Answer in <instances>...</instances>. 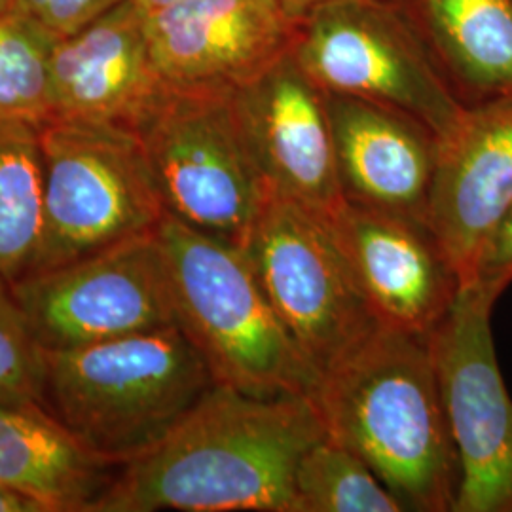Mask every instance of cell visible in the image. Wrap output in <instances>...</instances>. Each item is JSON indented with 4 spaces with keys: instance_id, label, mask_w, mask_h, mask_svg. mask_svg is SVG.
<instances>
[{
    "instance_id": "cell-1",
    "label": "cell",
    "mask_w": 512,
    "mask_h": 512,
    "mask_svg": "<svg viewBox=\"0 0 512 512\" xmlns=\"http://www.w3.org/2000/svg\"><path fill=\"white\" fill-rule=\"evenodd\" d=\"M325 437L310 395L217 384L122 467L101 512H294L296 467Z\"/></svg>"
},
{
    "instance_id": "cell-2",
    "label": "cell",
    "mask_w": 512,
    "mask_h": 512,
    "mask_svg": "<svg viewBox=\"0 0 512 512\" xmlns=\"http://www.w3.org/2000/svg\"><path fill=\"white\" fill-rule=\"evenodd\" d=\"M310 397L330 439L363 459L404 512H454L458 452L427 336L382 325Z\"/></svg>"
},
{
    "instance_id": "cell-3",
    "label": "cell",
    "mask_w": 512,
    "mask_h": 512,
    "mask_svg": "<svg viewBox=\"0 0 512 512\" xmlns=\"http://www.w3.org/2000/svg\"><path fill=\"white\" fill-rule=\"evenodd\" d=\"M215 385L179 325L40 355V403L120 465L164 439Z\"/></svg>"
},
{
    "instance_id": "cell-4",
    "label": "cell",
    "mask_w": 512,
    "mask_h": 512,
    "mask_svg": "<svg viewBox=\"0 0 512 512\" xmlns=\"http://www.w3.org/2000/svg\"><path fill=\"white\" fill-rule=\"evenodd\" d=\"M162 245L177 325L217 384L256 397L311 395L317 372L283 327L245 251L165 215Z\"/></svg>"
},
{
    "instance_id": "cell-5",
    "label": "cell",
    "mask_w": 512,
    "mask_h": 512,
    "mask_svg": "<svg viewBox=\"0 0 512 512\" xmlns=\"http://www.w3.org/2000/svg\"><path fill=\"white\" fill-rule=\"evenodd\" d=\"M40 147L42 234L27 274L152 234L164 220V203L133 129L54 118L40 126Z\"/></svg>"
},
{
    "instance_id": "cell-6",
    "label": "cell",
    "mask_w": 512,
    "mask_h": 512,
    "mask_svg": "<svg viewBox=\"0 0 512 512\" xmlns=\"http://www.w3.org/2000/svg\"><path fill=\"white\" fill-rule=\"evenodd\" d=\"M133 131L165 215L243 247L274 194L245 141L232 93L164 86Z\"/></svg>"
},
{
    "instance_id": "cell-7",
    "label": "cell",
    "mask_w": 512,
    "mask_h": 512,
    "mask_svg": "<svg viewBox=\"0 0 512 512\" xmlns=\"http://www.w3.org/2000/svg\"><path fill=\"white\" fill-rule=\"evenodd\" d=\"M293 54L323 92L399 110L439 139L465 110L395 0H330L302 21Z\"/></svg>"
},
{
    "instance_id": "cell-8",
    "label": "cell",
    "mask_w": 512,
    "mask_h": 512,
    "mask_svg": "<svg viewBox=\"0 0 512 512\" xmlns=\"http://www.w3.org/2000/svg\"><path fill=\"white\" fill-rule=\"evenodd\" d=\"M296 348L321 378L380 329L327 220L272 198L241 247Z\"/></svg>"
},
{
    "instance_id": "cell-9",
    "label": "cell",
    "mask_w": 512,
    "mask_h": 512,
    "mask_svg": "<svg viewBox=\"0 0 512 512\" xmlns=\"http://www.w3.org/2000/svg\"><path fill=\"white\" fill-rule=\"evenodd\" d=\"M10 289L40 349L82 348L177 325L156 232L25 274Z\"/></svg>"
},
{
    "instance_id": "cell-10",
    "label": "cell",
    "mask_w": 512,
    "mask_h": 512,
    "mask_svg": "<svg viewBox=\"0 0 512 512\" xmlns=\"http://www.w3.org/2000/svg\"><path fill=\"white\" fill-rule=\"evenodd\" d=\"M495 302L465 285L427 334L458 452L454 512H512V399L495 355Z\"/></svg>"
},
{
    "instance_id": "cell-11",
    "label": "cell",
    "mask_w": 512,
    "mask_h": 512,
    "mask_svg": "<svg viewBox=\"0 0 512 512\" xmlns=\"http://www.w3.org/2000/svg\"><path fill=\"white\" fill-rule=\"evenodd\" d=\"M147 16L162 84L192 92H236L291 54L298 21L274 0H179Z\"/></svg>"
},
{
    "instance_id": "cell-12",
    "label": "cell",
    "mask_w": 512,
    "mask_h": 512,
    "mask_svg": "<svg viewBox=\"0 0 512 512\" xmlns=\"http://www.w3.org/2000/svg\"><path fill=\"white\" fill-rule=\"evenodd\" d=\"M232 103L275 198L329 219L344 203L329 101L293 52L232 92Z\"/></svg>"
},
{
    "instance_id": "cell-13",
    "label": "cell",
    "mask_w": 512,
    "mask_h": 512,
    "mask_svg": "<svg viewBox=\"0 0 512 512\" xmlns=\"http://www.w3.org/2000/svg\"><path fill=\"white\" fill-rule=\"evenodd\" d=\"M325 220L380 325L427 336L458 300L463 283L429 222L348 200Z\"/></svg>"
},
{
    "instance_id": "cell-14",
    "label": "cell",
    "mask_w": 512,
    "mask_h": 512,
    "mask_svg": "<svg viewBox=\"0 0 512 512\" xmlns=\"http://www.w3.org/2000/svg\"><path fill=\"white\" fill-rule=\"evenodd\" d=\"M512 203V95L465 107L440 139L427 222L465 285Z\"/></svg>"
},
{
    "instance_id": "cell-15",
    "label": "cell",
    "mask_w": 512,
    "mask_h": 512,
    "mask_svg": "<svg viewBox=\"0 0 512 512\" xmlns=\"http://www.w3.org/2000/svg\"><path fill=\"white\" fill-rule=\"evenodd\" d=\"M162 90L148 46L147 16L133 0L55 42L54 118L135 129Z\"/></svg>"
},
{
    "instance_id": "cell-16",
    "label": "cell",
    "mask_w": 512,
    "mask_h": 512,
    "mask_svg": "<svg viewBox=\"0 0 512 512\" xmlns=\"http://www.w3.org/2000/svg\"><path fill=\"white\" fill-rule=\"evenodd\" d=\"M327 101L344 200L427 222L439 135L357 97L327 93Z\"/></svg>"
},
{
    "instance_id": "cell-17",
    "label": "cell",
    "mask_w": 512,
    "mask_h": 512,
    "mask_svg": "<svg viewBox=\"0 0 512 512\" xmlns=\"http://www.w3.org/2000/svg\"><path fill=\"white\" fill-rule=\"evenodd\" d=\"M122 467L93 452L35 397L0 393V482L44 512H101Z\"/></svg>"
},
{
    "instance_id": "cell-18",
    "label": "cell",
    "mask_w": 512,
    "mask_h": 512,
    "mask_svg": "<svg viewBox=\"0 0 512 512\" xmlns=\"http://www.w3.org/2000/svg\"><path fill=\"white\" fill-rule=\"evenodd\" d=\"M463 107L512 95V0H395Z\"/></svg>"
},
{
    "instance_id": "cell-19",
    "label": "cell",
    "mask_w": 512,
    "mask_h": 512,
    "mask_svg": "<svg viewBox=\"0 0 512 512\" xmlns=\"http://www.w3.org/2000/svg\"><path fill=\"white\" fill-rule=\"evenodd\" d=\"M44 213L40 126L0 120V279L27 274L37 256Z\"/></svg>"
},
{
    "instance_id": "cell-20",
    "label": "cell",
    "mask_w": 512,
    "mask_h": 512,
    "mask_svg": "<svg viewBox=\"0 0 512 512\" xmlns=\"http://www.w3.org/2000/svg\"><path fill=\"white\" fill-rule=\"evenodd\" d=\"M294 512H404V509L363 459L327 435L311 446L296 467Z\"/></svg>"
},
{
    "instance_id": "cell-21",
    "label": "cell",
    "mask_w": 512,
    "mask_h": 512,
    "mask_svg": "<svg viewBox=\"0 0 512 512\" xmlns=\"http://www.w3.org/2000/svg\"><path fill=\"white\" fill-rule=\"evenodd\" d=\"M55 42L37 23L12 10L0 16V120L37 126L54 120Z\"/></svg>"
},
{
    "instance_id": "cell-22",
    "label": "cell",
    "mask_w": 512,
    "mask_h": 512,
    "mask_svg": "<svg viewBox=\"0 0 512 512\" xmlns=\"http://www.w3.org/2000/svg\"><path fill=\"white\" fill-rule=\"evenodd\" d=\"M40 355L10 283L0 279V393L38 399Z\"/></svg>"
},
{
    "instance_id": "cell-23",
    "label": "cell",
    "mask_w": 512,
    "mask_h": 512,
    "mask_svg": "<svg viewBox=\"0 0 512 512\" xmlns=\"http://www.w3.org/2000/svg\"><path fill=\"white\" fill-rule=\"evenodd\" d=\"M120 2L124 0H14L12 12L59 40L84 29Z\"/></svg>"
},
{
    "instance_id": "cell-24",
    "label": "cell",
    "mask_w": 512,
    "mask_h": 512,
    "mask_svg": "<svg viewBox=\"0 0 512 512\" xmlns=\"http://www.w3.org/2000/svg\"><path fill=\"white\" fill-rule=\"evenodd\" d=\"M512 283V203L497 220L476 262L473 283L495 300Z\"/></svg>"
},
{
    "instance_id": "cell-25",
    "label": "cell",
    "mask_w": 512,
    "mask_h": 512,
    "mask_svg": "<svg viewBox=\"0 0 512 512\" xmlns=\"http://www.w3.org/2000/svg\"><path fill=\"white\" fill-rule=\"evenodd\" d=\"M0 512H44L35 499L0 482Z\"/></svg>"
},
{
    "instance_id": "cell-26",
    "label": "cell",
    "mask_w": 512,
    "mask_h": 512,
    "mask_svg": "<svg viewBox=\"0 0 512 512\" xmlns=\"http://www.w3.org/2000/svg\"><path fill=\"white\" fill-rule=\"evenodd\" d=\"M275 4L294 21L302 23L315 14L321 6L329 4L330 0H274Z\"/></svg>"
},
{
    "instance_id": "cell-27",
    "label": "cell",
    "mask_w": 512,
    "mask_h": 512,
    "mask_svg": "<svg viewBox=\"0 0 512 512\" xmlns=\"http://www.w3.org/2000/svg\"><path fill=\"white\" fill-rule=\"evenodd\" d=\"M145 14H152V12H156V10H162L165 6H169V4H175V2H179V0H133Z\"/></svg>"
},
{
    "instance_id": "cell-28",
    "label": "cell",
    "mask_w": 512,
    "mask_h": 512,
    "mask_svg": "<svg viewBox=\"0 0 512 512\" xmlns=\"http://www.w3.org/2000/svg\"><path fill=\"white\" fill-rule=\"evenodd\" d=\"M12 4H14V0H0V16L8 14L12 10Z\"/></svg>"
}]
</instances>
